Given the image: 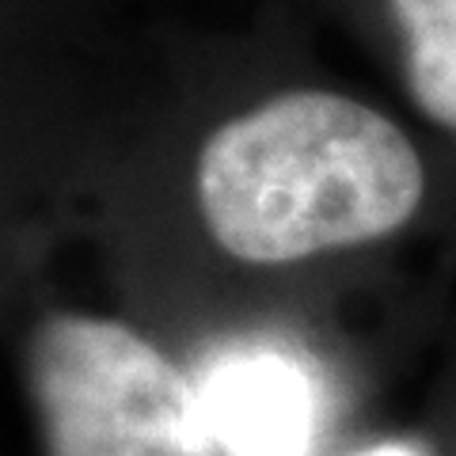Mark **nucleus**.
<instances>
[{
	"label": "nucleus",
	"instance_id": "2",
	"mask_svg": "<svg viewBox=\"0 0 456 456\" xmlns=\"http://www.w3.org/2000/svg\"><path fill=\"white\" fill-rule=\"evenodd\" d=\"M16 365L38 456H221L187 362L118 308L35 301Z\"/></svg>",
	"mask_w": 456,
	"mask_h": 456
},
{
	"label": "nucleus",
	"instance_id": "5",
	"mask_svg": "<svg viewBox=\"0 0 456 456\" xmlns=\"http://www.w3.org/2000/svg\"><path fill=\"white\" fill-rule=\"evenodd\" d=\"M57 244L0 213V323L20 320L38 301Z\"/></svg>",
	"mask_w": 456,
	"mask_h": 456
},
{
	"label": "nucleus",
	"instance_id": "6",
	"mask_svg": "<svg viewBox=\"0 0 456 456\" xmlns=\"http://www.w3.org/2000/svg\"><path fill=\"white\" fill-rule=\"evenodd\" d=\"M350 456H426L422 449L407 445V441H380V445H369V449H358Z\"/></svg>",
	"mask_w": 456,
	"mask_h": 456
},
{
	"label": "nucleus",
	"instance_id": "4",
	"mask_svg": "<svg viewBox=\"0 0 456 456\" xmlns=\"http://www.w3.org/2000/svg\"><path fill=\"white\" fill-rule=\"evenodd\" d=\"M403 80L422 118L456 134V0H388Z\"/></svg>",
	"mask_w": 456,
	"mask_h": 456
},
{
	"label": "nucleus",
	"instance_id": "3",
	"mask_svg": "<svg viewBox=\"0 0 456 456\" xmlns=\"http://www.w3.org/2000/svg\"><path fill=\"white\" fill-rule=\"evenodd\" d=\"M221 456H316L327 430L320 365L285 327L224 335L187 354Z\"/></svg>",
	"mask_w": 456,
	"mask_h": 456
},
{
	"label": "nucleus",
	"instance_id": "1",
	"mask_svg": "<svg viewBox=\"0 0 456 456\" xmlns=\"http://www.w3.org/2000/svg\"><path fill=\"white\" fill-rule=\"evenodd\" d=\"M430 171L384 110L285 88L224 114L156 191H99L88 228L118 312L187 354L281 323V285L399 236Z\"/></svg>",
	"mask_w": 456,
	"mask_h": 456
}]
</instances>
